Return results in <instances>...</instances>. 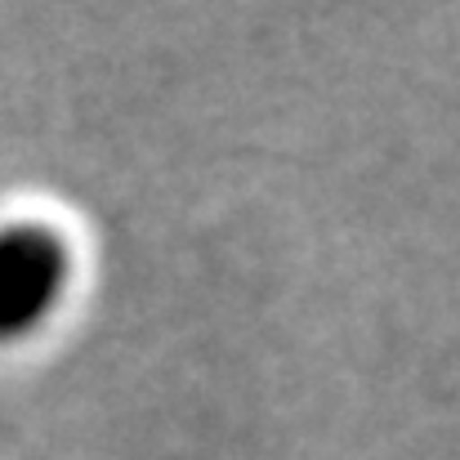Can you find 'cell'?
Returning a JSON list of instances; mask_svg holds the SVG:
<instances>
[{
    "label": "cell",
    "mask_w": 460,
    "mask_h": 460,
    "mask_svg": "<svg viewBox=\"0 0 460 460\" xmlns=\"http://www.w3.org/2000/svg\"><path fill=\"white\" fill-rule=\"evenodd\" d=\"M63 242L49 228H9L0 233V335L36 326L54 305L63 282Z\"/></svg>",
    "instance_id": "1"
}]
</instances>
